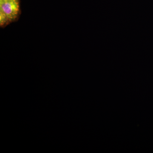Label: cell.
Masks as SVG:
<instances>
[{
	"label": "cell",
	"instance_id": "cell-1",
	"mask_svg": "<svg viewBox=\"0 0 153 153\" xmlns=\"http://www.w3.org/2000/svg\"><path fill=\"white\" fill-rule=\"evenodd\" d=\"M20 11L19 0H0V24L5 26L15 21Z\"/></svg>",
	"mask_w": 153,
	"mask_h": 153
}]
</instances>
